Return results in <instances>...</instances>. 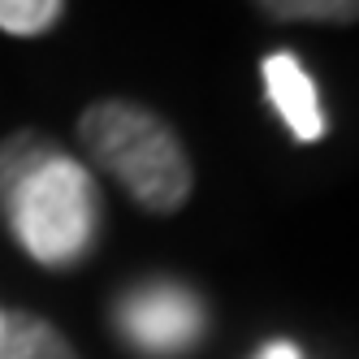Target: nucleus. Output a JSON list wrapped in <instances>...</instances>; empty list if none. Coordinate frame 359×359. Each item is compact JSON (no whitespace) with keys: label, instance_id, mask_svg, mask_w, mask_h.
<instances>
[{"label":"nucleus","instance_id":"nucleus-8","mask_svg":"<svg viewBox=\"0 0 359 359\" xmlns=\"http://www.w3.org/2000/svg\"><path fill=\"white\" fill-rule=\"evenodd\" d=\"M255 359H303V351H299L294 342H269Z\"/></svg>","mask_w":359,"mask_h":359},{"label":"nucleus","instance_id":"nucleus-6","mask_svg":"<svg viewBox=\"0 0 359 359\" xmlns=\"http://www.w3.org/2000/svg\"><path fill=\"white\" fill-rule=\"evenodd\" d=\"M277 22H355L359 0H255Z\"/></svg>","mask_w":359,"mask_h":359},{"label":"nucleus","instance_id":"nucleus-1","mask_svg":"<svg viewBox=\"0 0 359 359\" xmlns=\"http://www.w3.org/2000/svg\"><path fill=\"white\" fill-rule=\"evenodd\" d=\"M79 135L100 169H109L147 212H177L191 199V161L173 126L143 104L100 100L79 121Z\"/></svg>","mask_w":359,"mask_h":359},{"label":"nucleus","instance_id":"nucleus-7","mask_svg":"<svg viewBox=\"0 0 359 359\" xmlns=\"http://www.w3.org/2000/svg\"><path fill=\"white\" fill-rule=\"evenodd\" d=\"M61 0H0V31L9 35H43L57 22Z\"/></svg>","mask_w":359,"mask_h":359},{"label":"nucleus","instance_id":"nucleus-9","mask_svg":"<svg viewBox=\"0 0 359 359\" xmlns=\"http://www.w3.org/2000/svg\"><path fill=\"white\" fill-rule=\"evenodd\" d=\"M0 320H5V312H0Z\"/></svg>","mask_w":359,"mask_h":359},{"label":"nucleus","instance_id":"nucleus-2","mask_svg":"<svg viewBox=\"0 0 359 359\" xmlns=\"http://www.w3.org/2000/svg\"><path fill=\"white\" fill-rule=\"evenodd\" d=\"M9 208V225L31 260L48 269H65L83 260L100 229V195L79 161L57 147L31 173L0 191Z\"/></svg>","mask_w":359,"mask_h":359},{"label":"nucleus","instance_id":"nucleus-5","mask_svg":"<svg viewBox=\"0 0 359 359\" xmlns=\"http://www.w3.org/2000/svg\"><path fill=\"white\" fill-rule=\"evenodd\" d=\"M0 359H79V355L48 320L31 312H9L0 320Z\"/></svg>","mask_w":359,"mask_h":359},{"label":"nucleus","instance_id":"nucleus-3","mask_svg":"<svg viewBox=\"0 0 359 359\" xmlns=\"http://www.w3.org/2000/svg\"><path fill=\"white\" fill-rule=\"evenodd\" d=\"M113 329L135 355L177 359L203 342L208 312H203V299L191 286L161 277V281H139L117 299Z\"/></svg>","mask_w":359,"mask_h":359},{"label":"nucleus","instance_id":"nucleus-4","mask_svg":"<svg viewBox=\"0 0 359 359\" xmlns=\"http://www.w3.org/2000/svg\"><path fill=\"white\" fill-rule=\"evenodd\" d=\"M264 74V91H269V104L277 109L281 126L299 139V143H316L325 135V109H320V95L316 83L307 79V69L299 65L294 53H273L260 65Z\"/></svg>","mask_w":359,"mask_h":359}]
</instances>
